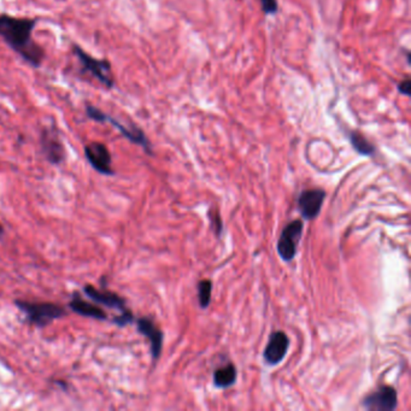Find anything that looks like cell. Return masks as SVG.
Returning a JSON list of instances; mask_svg holds the SVG:
<instances>
[{
    "label": "cell",
    "instance_id": "2e32d148",
    "mask_svg": "<svg viewBox=\"0 0 411 411\" xmlns=\"http://www.w3.org/2000/svg\"><path fill=\"white\" fill-rule=\"evenodd\" d=\"M211 291L212 284L210 280H203L198 284V301L203 309H206L210 304Z\"/></svg>",
    "mask_w": 411,
    "mask_h": 411
},
{
    "label": "cell",
    "instance_id": "e0dca14e",
    "mask_svg": "<svg viewBox=\"0 0 411 411\" xmlns=\"http://www.w3.org/2000/svg\"><path fill=\"white\" fill-rule=\"evenodd\" d=\"M134 321V316L131 310L121 312L120 315L116 316L112 322L119 327H125Z\"/></svg>",
    "mask_w": 411,
    "mask_h": 411
},
{
    "label": "cell",
    "instance_id": "277c9868",
    "mask_svg": "<svg viewBox=\"0 0 411 411\" xmlns=\"http://www.w3.org/2000/svg\"><path fill=\"white\" fill-rule=\"evenodd\" d=\"M16 306L25 312L28 321L36 327H46L66 315L63 306L53 303H34V301H16Z\"/></svg>",
    "mask_w": 411,
    "mask_h": 411
},
{
    "label": "cell",
    "instance_id": "ac0fdd59",
    "mask_svg": "<svg viewBox=\"0 0 411 411\" xmlns=\"http://www.w3.org/2000/svg\"><path fill=\"white\" fill-rule=\"evenodd\" d=\"M262 9L266 15H273L277 11V1L276 0H261Z\"/></svg>",
    "mask_w": 411,
    "mask_h": 411
},
{
    "label": "cell",
    "instance_id": "7c38bea8",
    "mask_svg": "<svg viewBox=\"0 0 411 411\" xmlns=\"http://www.w3.org/2000/svg\"><path fill=\"white\" fill-rule=\"evenodd\" d=\"M138 331L140 332L142 336H145L151 344V352L153 360H158L161 356L162 347H163V333L155 323L147 317H141L136 321Z\"/></svg>",
    "mask_w": 411,
    "mask_h": 411
},
{
    "label": "cell",
    "instance_id": "7a4b0ae2",
    "mask_svg": "<svg viewBox=\"0 0 411 411\" xmlns=\"http://www.w3.org/2000/svg\"><path fill=\"white\" fill-rule=\"evenodd\" d=\"M73 53L80 63L81 71L95 77L101 85L108 90L114 88L116 86L115 76L112 73L110 60H98L96 57L87 53L80 45H73Z\"/></svg>",
    "mask_w": 411,
    "mask_h": 411
},
{
    "label": "cell",
    "instance_id": "9c48e42d",
    "mask_svg": "<svg viewBox=\"0 0 411 411\" xmlns=\"http://www.w3.org/2000/svg\"><path fill=\"white\" fill-rule=\"evenodd\" d=\"M288 347H290L288 336L284 332H274L269 338L268 345L264 350V361L271 366H275L285 358Z\"/></svg>",
    "mask_w": 411,
    "mask_h": 411
},
{
    "label": "cell",
    "instance_id": "d6986e66",
    "mask_svg": "<svg viewBox=\"0 0 411 411\" xmlns=\"http://www.w3.org/2000/svg\"><path fill=\"white\" fill-rule=\"evenodd\" d=\"M398 88H399V92H401V95H404V96H410V79H406V80L401 81V84L398 85Z\"/></svg>",
    "mask_w": 411,
    "mask_h": 411
},
{
    "label": "cell",
    "instance_id": "8fae6325",
    "mask_svg": "<svg viewBox=\"0 0 411 411\" xmlns=\"http://www.w3.org/2000/svg\"><path fill=\"white\" fill-rule=\"evenodd\" d=\"M84 292H85L86 296L90 297L92 301H95L98 304H101V306H108L110 309L119 310L120 314L129 310L127 308V304H125V299L119 296L117 293H114V292L109 291V290H105V288L98 290L92 285H86L84 287Z\"/></svg>",
    "mask_w": 411,
    "mask_h": 411
},
{
    "label": "cell",
    "instance_id": "5bb4252c",
    "mask_svg": "<svg viewBox=\"0 0 411 411\" xmlns=\"http://www.w3.org/2000/svg\"><path fill=\"white\" fill-rule=\"evenodd\" d=\"M236 382V369L233 364H228L216 369L214 373V384L219 388H227Z\"/></svg>",
    "mask_w": 411,
    "mask_h": 411
},
{
    "label": "cell",
    "instance_id": "ba28073f",
    "mask_svg": "<svg viewBox=\"0 0 411 411\" xmlns=\"http://www.w3.org/2000/svg\"><path fill=\"white\" fill-rule=\"evenodd\" d=\"M397 392L393 387L384 386L364 398L363 406L368 410L392 411L397 408Z\"/></svg>",
    "mask_w": 411,
    "mask_h": 411
},
{
    "label": "cell",
    "instance_id": "3957f363",
    "mask_svg": "<svg viewBox=\"0 0 411 411\" xmlns=\"http://www.w3.org/2000/svg\"><path fill=\"white\" fill-rule=\"evenodd\" d=\"M85 112L86 116L90 120L96 121L99 123H110L111 125L115 127L117 131L120 132L122 136H125V139H128L133 144L141 146L147 153H152L150 141L146 138L145 133L141 131L138 125H125V123H122V122L117 120L116 117H112L109 114H106L104 111L98 109L96 106L90 105V104L86 105Z\"/></svg>",
    "mask_w": 411,
    "mask_h": 411
},
{
    "label": "cell",
    "instance_id": "8992f818",
    "mask_svg": "<svg viewBox=\"0 0 411 411\" xmlns=\"http://www.w3.org/2000/svg\"><path fill=\"white\" fill-rule=\"evenodd\" d=\"M40 145L42 155L51 164L60 166L66 160V149L55 125L46 127L41 131Z\"/></svg>",
    "mask_w": 411,
    "mask_h": 411
},
{
    "label": "cell",
    "instance_id": "9a60e30c",
    "mask_svg": "<svg viewBox=\"0 0 411 411\" xmlns=\"http://www.w3.org/2000/svg\"><path fill=\"white\" fill-rule=\"evenodd\" d=\"M350 141H351L353 149L361 155H371L375 151L374 146L371 145V142L358 132H352L350 134Z\"/></svg>",
    "mask_w": 411,
    "mask_h": 411
},
{
    "label": "cell",
    "instance_id": "ffe728a7",
    "mask_svg": "<svg viewBox=\"0 0 411 411\" xmlns=\"http://www.w3.org/2000/svg\"><path fill=\"white\" fill-rule=\"evenodd\" d=\"M3 234H4V228H3V226L0 225V239H1V236H3Z\"/></svg>",
    "mask_w": 411,
    "mask_h": 411
},
{
    "label": "cell",
    "instance_id": "6da1fadb",
    "mask_svg": "<svg viewBox=\"0 0 411 411\" xmlns=\"http://www.w3.org/2000/svg\"><path fill=\"white\" fill-rule=\"evenodd\" d=\"M38 18L0 15V38L29 66L40 68L45 51L33 39Z\"/></svg>",
    "mask_w": 411,
    "mask_h": 411
},
{
    "label": "cell",
    "instance_id": "30bf717a",
    "mask_svg": "<svg viewBox=\"0 0 411 411\" xmlns=\"http://www.w3.org/2000/svg\"><path fill=\"white\" fill-rule=\"evenodd\" d=\"M326 193L322 190H309L301 193L298 198V206L301 216L306 220L316 219L321 211Z\"/></svg>",
    "mask_w": 411,
    "mask_h": 411
},
{
    "label": "cell",
    "instance_id": "5b68a950",
    "mask_svg": "<svg viewBox=\"0 0 411 411\" xmlns=\"http://www.w3.org/2000/svg\"><path fill=\"white\" fill-rule=\"evenodd\" d=\"M303 229H304V225L301 220L292 221L291 223H288L284 228L276 246L277 253L284 261L290 262L296 257L297 249L301 241Z\"/></svg>",
    "mask_w": 411,
    "mask_h": 411
},
{
    "label": "cell",
    "instance_id": "4fadbf2b",
    "mask_svg": "<svg viewBox=\"0 0 411 411\" xmlns=\"http://www.w3.org/2000/svg\"><path fill=\"white\" fill-rule=\"evenodd\" d=\"M69 308L76 314L85 316V317H90V319H95V320H99V321L108 320L105 311L103 310L99 306H93L88 301H86L85 299H82L80 295H77V293H74L71 296Z\"/></svg>",
    "mask_w": 411,
    "mask_h": 411
},
{
    "label": "cell",
    "instance_id": "52a82bcc",
    "mask_svg": "<svg viewBox=\"0 0 411 411\" xmlns=\"http://www.w3.org/2000/svg\"><path fill=\"white\" fill-rule=\"evenodd\" d=\"M86 160L88 161L92 168L98 171L101 175H115L112 171V158L108 146L99 141H93L85 146Z\"/></svg>",
    "mask_w": 411,
    "mask_h": 411
}]
</instances>
